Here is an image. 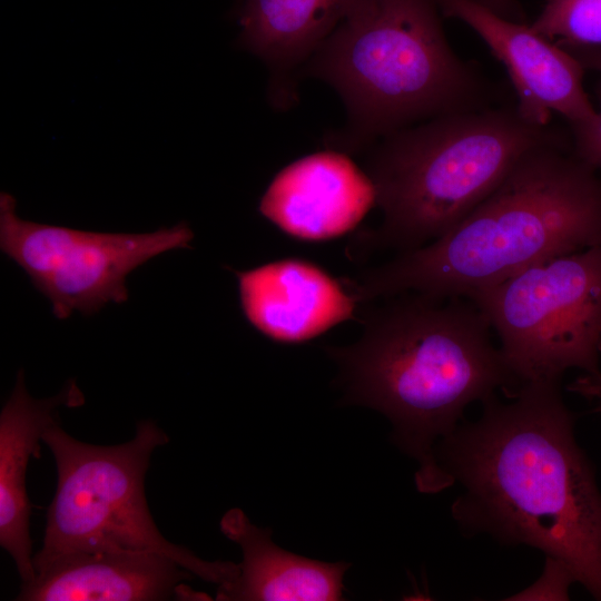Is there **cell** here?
Returning a JSON list of instances; mask_svg holds the SVG:
<instances>
[{
	"label": "cell",
	"instance_id": "21",
	"mask_svg": "<svg viewBox=\"0 0 601 601\" xmlns=\"http://www.w3.org/2000/svg\"><path fill=\"white\" fill-rule=\"evenodd\" d=\"M494 12L512 19L511 11L513 8V0H477Z\"/></svg>",
	"mask_w": 601,
	"mask_h": 601
},
{
	"label": "cell",
	"instance_id": "6",
	"mask_svg": "<svg viewBox=\"0 0 601 601\" xmlns=\"http://www.w3.org/2000/svg\"><path fill=\"white\" fill-rule=\"evenodd\" d=\"M42 442L56 461L57 489L42 548L33 556L36 574L76 553L155 552L218 585L235 578L238 564L201 560L166 540L154 522L145 475L154 450L169 442L155 422L139 421L134 439L119 445L80 442L59 424L45 432Z\"/></svg>",
	"mask_w": 601,
	"mask_h": 601
},
{
	"label": "cell",
	"instance_id": "8",
	"mask_svg": "<svg viewBox=\"0 0 601 601\" xmlns=\"http://www.w3.org/2000/svg\"><path fill=\"white\" fill-rule=\"evenodd\" d=\"M186 221L151 233H99L20 218L14 198L0 195V249L51 303L58 319L92 315L128 299L127 276L149 259L190 248Z\"/></svg>",
	"mask_w": 601,
	"mask_h": 601
},
{
	"label": "cell",
	"instance_id": "16",
	"mask_svg": "<svg viewBox=\"0 0 601 601\" xmlns=\"http://www.w3.org/2000/svg\"><path fill=\"white\" fill-rule=\"evenodd\" d=\"M531 27L565 49L601 47V0H545Z\"/></svg>",
	"mask_w": 601,
	"mask_h": 601
},
{
	"label": "cell",
	"instance_id": "12",
	"mask_svg": "<svg viewBox=\"0 0 601 601\" xmlns=\"http://www.w3.org/2000/svg\"><path fill=\"white\" fill-rule=\"evenodd\" d=\"M85 397L73 381L59 394L43 400L31 397L23 372L0 414V545L13 559L22 582L32 581L36 570L30 538L31 504L26 473L31 456H39L45 432L58 424L61 406L78 407Z\"/></svg>",
	"mask_w": 601,
	"mask_h": 601
},
{
	"label": "cell",
	"instance_id": "10",
	"mask_svg": "<svg viewBox=\"0 0 601 601\" xmlns=\"http://www.w3.org/2000/svg\"><path fill=\"white\" fill-rule=\"evenodd\" d=\"M376 204L368 174L334 150L305 156L282 169L259 201V213L303 240L342 236Z\"/></svg>",
	"mask_w": 601,
	"mask_h": 601
},
{
	"label": "cell",
	"instance_id": "20",
	"mask_svg": "<svg viewBox=\"0 0 601 601\" xmlns=\"http://www.w3.org/2000/svg\"><path fill=\"white\" fill-rule=\"evenodd\" d=\"M575 56L584 69H591L601 75V47L566 49Z\"/></svg>",
	"mask_w": 601,
	"mask_h": 601
},
{
	"label": "cell",
	"instance_id": "1",
	"mask_svg": "<svg viewBox=\"0 0 601 601\" xmlns=\"http://www.w3.org/2000/svg\"><path fill=\"white\" fill-rule=\"evenodd\" d=\"M561 382L529 383L436 445L453 520L464 534L528 545L563 562L601 600V492L573 432Z\"/></svg>",
	"mask_w": 601,
	"mask_h": 601
},
{
	"label": "cell",
	"instance_id": "19",
	"mask_svg": "<svg viewBox=\"0 0 601 601\" xmlns=\"http://www.w3.org/2000/svg\"><path fill=\"white\" fill-rule=\"evenodd\" d=\"M570 390L585 397L597 398L601 406V374H585L573 382Z\"/></svg>",
	"mask_w": 601,
	"mask_h": 601
},
{
	"label": "cell",
	"instance_id": "14",
	"mask_svg": "<svg viewBox=\"0 0 601 601\" xmlns=\"http://www.w3.org/2000/svg\"><path fill=\"white\" fill-rule=\"evenodd\" d=\"M220 531L238 544L243 561L236 577L218 585L220 601H334L343 599L349 564L307 559L278 548L269 530L255 526L238 508L227 511Z\"/></svg>",
	"mask_w": 601,
	"mask_h": 601
},
{
	"label": "cell",
	"instance_id": "2",
	"mask_svg": "<svg viewBox=\"0 0 601 601\" xmlns=\"http://www.w3.org/2000/svg\"><path fill=\"white\" fill-rule=\"evenodd\" d=\"M366 321L363 336L328 347L341 366L347 400L384 414L394 442L418 463L416 487H450L435 455L437 443L465 408L518 384L483 313L466 297L400 294Z\"/></svg>",
	"mask_w": 601,
	"mask_h": 601
},
{
	"label": "cell",
	"instance_id": "4",
	"mask_svg": "<svg viewBox=\"0 0 601 601\" xmlns=\"http://www.w3.org/2000/svg\"><path fill=\"white\" fill-rule=\"evenodd\" d=\"M437 0H358L307 62L341 96L357 139L489 107L445 36ZM308 61V60H307Z\"/></svg>",
	"mask_w": 601,
	"mask_h": 601
},
{
	"label": "cell",
	"instance_id": "17",
	"mask_svg": "<svg viewBox=\"0 0 601 601\" xmlns=\"http://www.w3.org/2000/svg\"><path fill=\"white\" fill-rule=\"evenodd\" d=\"M574 582L573 573L563 562L545 556L540 578L508 600H568L570 587Z\"/></svg>",
	"mask_w": 601,
	"mask_h": 601
},
{
	"label": "cell",
	"instance_id": "18",
	"mask_svg": "<svg viewBox=\"0 0 601 601\" xmlns=\"http://www.w3.org/2000/svg\"><path fill=\"white\" fill-rule=\"evenodd\" d=\"M574 154L595 169H601V106L594 119L572 127Z\"/></svg>",
	"mask_w": 601,
	"mask_h": 601
},
{
	"label": "cell",
	"instance_id": "9",
	"mask_svg": "<svg viewBox=\"0 0 601 601\" xmlns=\"http://www.w3.org/2000/svg\"><path fill=\"white\" fill-rule=\"evenodd\" d=\"M437 3L442 16L469 26L504 66L524 120L549 126L556 114L574 127L594 119L597 110L583 87L584 67L569 50L477 0Z\"/></svg>",
	"mask_w": 601,
	"mask_h": 601
},
{
	"label": "cell",
	"instance_id": "5",
	"mask_svg": "<svg viewBox=\"0 0 601 601\" xmlns=\"http://www.w3.org/2000/svg\"><path fill=\"white\" fill-rule=\"evenodd\" d=\"M560 138L516 108L439 116L382 138L368 167L383 223L372 247H422L457 225L536 146Z\"/></svg>",
	"mask_w": 601,
	"mask_h": 601
},
{
	"label": "cell",
	"instance_id": "3",
	"mask_svg": "<svg viewBox=\"0 0 601 601\" xmlns=\"http://www.w3.org/2000/svg\"><path fill=\"white\" fill-rule=\"evenodd\" d=\"M601 245V178L560 138L526 152L437 239L346 283L356 302L404 293L465 297L558 256Z\"/></svg>",
	"mask_w": 601,
	"mask_h": 601
},
{
	"label": "cell",
	"instance_id": "7",
	"mask_svg": "<svg viewBox=\"0 0 601 601\" xmlns=\"http://www.w3.org/2000/svg\"><path fill=\"white\" fill-rule=\"evenodd\" d=\"M485 316L518 387L601 374V245L535 264L465 296Z\"/></svg>",
	"mask_w": 601,
	"mask_h": 601
},
{
	"label": "cell",
	"instance_id": "11",
	"mask_svg": "<svg viewBox=\"0 0 601 601\" xmlns=\"http://www.w3.org/2000/svg\"><path fill=\"white\" fill-rule=\"evenodd\" d=\"M234 273L244 316L274 341L305 342L354 315L352 293L314 264L283 259Z\"/></svg>",
	"mask_w": 601,
	"mask_h": 601
},
{
	"label": "cell",
	"instance_id": "15",
	"mask_svg": "<svg viewBox=\"0 0 601 601\" xmlns=\"http://www.w3.org/2000/svg\"><path fill=\"white\" fill-rule=\"evenodd\" d=\"M358 0H244L240 41L276 73L307 61Z\"/></svg>",
	"mask_w": 601,
	"mask_h": 601
},
{
	"label": "cell",
	"instance_id": "13",
	"mask_svg": "<svg viewBox=\"0 0 601 601\" xmlns=\"http://www.w3.org/2000/svg\"><path fill=\"white\" fill-rule=\"evenodd\" d=\"M191 572L155 552L66 555L29 582L20 601H159L180 595Z\"/></svg>",
	"mask_w": 601,
	"mask_h": 601
}]
</instances>
